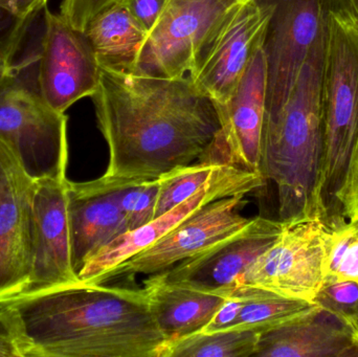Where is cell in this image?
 Segmentation results:
<instances>
[{
  "instance_id": "obj_1",
  "label": "cell",
  "mask_w": 358,
  "mask_h": 357,
  "mask_svg": "<svg viewBox=\"0 0 358 357\" xmlns=\"http://www.w3.org/2000/svg\"><path fill=\"white\" fill-rule=\"evenodd\" d=\"M109 151L104 176L157 180L198 161L220 129L216 104L189 77L99 66L92 94Z\"/></svg>"
},
{
  "instance_id": "obj_2",
  "label": "cell",
  "mask_w": 358,
  "mask_h": 357,
  "mask_svg": "<svg viewBox=\"0 0 358 357\" xmlns=\"http://www.w3.org/2000/svg\"><path fill=\"white\" fill-rule=\"evenodd\" d=\"M4 303L23 357H159L166 342L143 289L80 282Z\"/></svg>"
},
{
  "instance_id": "obj_3",
  "label": "cell",
  "mask_w": 358,
  "mask_h": 357,
  "mask_svg": "<svg viewBox=\"0 0 358 357\" xmlns=\"http://www.w3.org/2000/svg\"><path fill=\"white\" fill-rule=\"evenodd\" d=\"M325 31L311 50L283 106L265 115L263 124L259 173L264 182L275 184L279 220L285 224L324 220L319 180L324 155Z\"/></svg>"
},
{
  "instance_id": "obj_4",
  "label": "cell",
  "mask_w": 358,
  "mask_h": 357,
  "mask_svg": "<svg viewBox=\"0 0 358 357\" xmlns=\"http://www.w3.org/2000/svg\"><path fill=\"white\" fill-rule=\"evenodd\" d=\"M322 96L319 198L327 219L358 138V16L352 0H327Z\"/></svg>"
},
{
  "instance_id": "obj_5",
  "label": "cell",
  "mask_w": 358,
  "mask_h": 357,
  "mask_svg": "<svg viewBox=\"0 0 358 357\" xmlns=\"http://www.w3.org/2000/svg\"><path fill=\"white\" fill-rule=\"evenodd\" d=\"M31 65H16L0 88V143L31 182L66 176L67 115L41 98Z\"/></svg>"
},
{
  "instance_id": "obj_6",
  "label": "cell",
  "mask_w": 358,
  "mask_h": 357,
  "mask_svg": "<svg viewBox=\"0 0 358 357\" xmlns=\"http://www.w3.org/2000/svg\"><path fill=\"white\" fill-rule=\"evenodd\" d=\"M271 16V6L264 0H238L215 23L187 75L215 104H225L231 98L264 43Z\"/></svg>"
},
{
  "instance_id": "obj_7",
  "label": "cell",
  "mask_w": 358,
  "mask_h": 357,
  "mask_svg": "<svg viewBox=\"0 0 358 357\" xmlns=\"http://www.w3.org/2000/svg\"><path fill=\"white\" fill-rule=\"evenodd\" d=\"M328 224L322 218L285 224L277 240L243 272L236 285L315 303L325 283Z\"/></svg>"
},
{
  "instance_id": "obj_8",
  "label": "cell",
  "mask_w": 358,
  "mask_h": 357,
  "mask_svg": "<svg viewBox=\"0 0 358 357\" xmlns=\"http://www.w3.org/2000/svg\"><path fill=\"white\" fill-rule=\"evenodd\" d=\"M271 16L265 36L266 113L287 100L311 50L326 29L327 0H264Z\"/></svg>"
},
{
  "instance_id": "obj_9",
  "label": "cell",
  "mask_w": 358,
  "mask_h": 357,
  "mask_svg": "<svg viewBox=\"0 0 358 357\" xmlns=\"http://www.w3.org/2000/svg\"><path fill=\"white\" fill-rule=\"evenodd\" d=\"M43 13L36 84L46 104L65 113L81 99L92 98L98 87L99 63L83 31L46 6Z\"/></svg>"
},
{
  "instance_id": "obj_10",
  "label": "cell",
  "mask_w": 358,
  "mask_h": 357,
  "mask_svg": "<svg viewBox=\"0 0 358 357\" xmlns=\"http://www.w3.org/2000/svg\"><path fill=\"white\" fill-rule=\"evenodd\" d=\"M244 197L245 195H237L208 203L157 242L103 275L94 285L138 275L161 274L195 257L250 222V218L241 215L246 203Z\"/></svg>"
},
{
  "instance_id": "obj_11",
  "label": "cell",
  "mask_w": 358,
  "mask_h": 357,
  "mask_svg": "<svg viewBox=\"0 0 358 357\" xmlns=\"http://www.w3.org/2000/svg\"><path fill=\"white\" fill-rule=\"evenodd\" d=\"M266 94L267 63L262 45L231 98L216 105L221 127L199 161L259 173Z\"/></svg>"
},
{
  "instance_id": "obj_12",
  "label": "cell",
  "mask_w": 358,
  "mask_h": 357,
  "mask_svg": "<svg viewBox=\"0 0 358 357\" xmlns=\"http://www.w3.org/2000/svg\"><path fill=\"white\" fill-rule=\"evenodd\" d=\"M264 184L259 173L222 166L210 182L187 201L149 224L128 231L103 247L84 264L78 274V279L84 284H96L103 275L157 242L185 218L208 203L217 199L246 195L262 188Z\"/></svg>"
},
{
  "instance_id": "obj_13",
  "label": "cell",
  "mask_w": 358,
  "mask_h": 357,
  "mask_svg": "<svg viewBox=\"0 0 358 357\" xmlns=\"http://www.w3.org/2000/svg\"><path fill=\"white\" fill-rule=\"evenodd\" d=\"M284 226L285 222L280 220L250 218L231 236L153 276L168 284L227 296L243 272L277 240Z\"/></svg>"
},
{
  "instance_id": "obj_14",
  "label": "cell",
  "mask_w": 358,
  "mask_h": 357,
  "mask_svg": "<svg viewBox=\"0 0 358 357\" xmlns=\"http://www.w3.org/2000/svg\"><path fill=\"white\" fill-rule=\"evenodd\" d=\"M67 180L66 176H63L33 184V262L29 286L22 295L80 283L71 260Z\"/></svg>"
},
{
  "instance_id": "obj_15",
  "label": "cell",
  "mask_w": 358,
  "mask_h": 357,
  "mask_svg": "<svg viewBox=\"0 0 358 357\" xmlns=\"http://www.w3.org/2000/svg\"><path fill=\"white\" fill-rule=\"evenodd\" d=\"M224 8L215 0H170L149 33L136 71L155 77H187Z\"/></svg>"
},
{
  "instance_id": "obj_16",
  "label": "cell",
  "mask_w": 358,
  "mask_h": 357,
  "mask_svg": "<svg viewBox=\"0 0 358 357\" xmlns=\"http://www.w3.org/2000/svg\"><path fill=\"white\" fill-rule=\"evenodd\" d=\"M1 146L3 187L0 195V303L22 295L33 262V184L8 149Z\"/></svg>"
},
{
  "instance_id": "obj_17",
  "label": "cell",
  "mask_w": 358,
  "mask_h": 357,
  "mask_svg": "<svg viewBox=\"0 0 358 357\" xmlns=\"http://www.w3.org/2000/svg\"><path fill=\"white\" fill-rule=\"evenodd\" d=\"M121 180H67L71 260L76 275L103 247L129 231L119 203ZM80 281V280H79Z\"/></svg>"
},
{
  "instance_id": "obj_18",
  "label": "cell",
  "mask_w": 358,
  "mask_h": 357,
  "mask_svg": "<svg viewBox=\"0 0 358 357\" xmlns=\"http://www.w3.org/2000/svg\"><path fill=\"white\" fill-rule=\"evenodd\" d=\"M254 356H358V331L340 316L319 307L261 331Z\"/></svg>"
},
{
  "instance_id": "obj_19",
  "label": "cell",
  "mask_w": 358,
  "mask_h": 357,
  "mask_svg": "<svg viewBox=\"0 0 358 357\" xmlns=\"http://www.w3.org/2000/svg\"><path fill=\"white\" fill-rule=\"evenodd\" d=\"M151 314L166 341L203 330L227 296L168 284L155 276L144 281Z\"/></svg>"
},
{
  "instance_id": "obj_20",
  "label": "cell",
  "mask_w": 358,
  "mask_h": 357,
  "mask_svg": "<svg viewBox=\"0 0 358 357\" xmlns=\"http://www.w3.org/2000/svg\"><path fill=\"white\" fill-rule=\"evenodd\" d=\"M99 66L136 71L149 33L117 0L96 15L84 29Z\"/></svg>"
},
{
  "instance_id": "obj_21",
  "label": "cell",
  "mask_w": 358,
  "mask_h": 357,
  "mask_svg": "<svg viewBox=\"0 0 358 357\" xmlns=\"http://www.w3.org/2000/svg\"><path fill=\"white\" fill-rule=\"evenodd\" d=\"M227 295L237 296L242 301L241 309L231 330L254 329L261 333L310 314L320 307L317 303L243 285H236Z\"/></svg>"
},
{
  "instance_id": "obj_22",
  "label": "cell",
  "mask_w": 358,
  "mask_h": 357,
  "mask_svg": "<svg viewBox=\"0 0 358 357\" xmlns=\"http://www.w3.org/2000/svg\"><path fill=\"white\" fill-rule=\"evenodd\" d=\"M259 333L254 329L196 333L166 341L159 357L254 356Z\"/></svg>"
},
{
  "instance_id": "obj_23",
  "label": "cell",
  "mask_w": 358,
  "mask_h": 357,
  "mask_svg": "<svg viewBox=\"0 0 358 357\" xmlns=\"http://www.w3.org/2000/svg\"><path fill=\"white\" fill-rule=\"evenodd\" d=\"M327 224L324 262L325 283L340 281L358 283L357 222L336 218Z\"/></svg>"
},
{
  "instance_id": "obj_24",
  "label": "cell",
  "mask_w": 358,
  "mask_h": 357,
  "mask_svg": "<svg viewBox=\"0 0 358 357\" xmlns=\"http://www.w3.org/2000/svg\"><path fill=\"white\" fill-rule=\"evenodd\" d=\"M222 166L206 161H196L194 165L181 166L159 177L155 218L180 205L195 194Z\"/></svg>"
},
{
  "instance_id": "obj_25",
  "label": "cell",
  "mask_w": 358,
  "mask_h": 357,
  "mask_svg": "<svg viewBox=\"0 0 358 357\" xmlns=\"http://www.w3.org/2000/svg\"><path fill=\"white\" fill-rule=\"evenodd\" d=\"M159 188V178L121 180L119 203L129 231L141 228L155 219Z\"/></svg>"
},
{
  "instance_id": "obj_26",
  "label": "cell",
  "mask_w": 358,
  "mask_h": 357,
  "mask_svg": "<svg viewBox=\"0 0 358 357\" xmlns=\"http://www.w3.org/2000/svg\"><path fill=\"white\" fill-rule=\"evenodd\" d=\"M315 303L322 309L340 316L358 330V283L353 281L325 283Z\"/></svg>"
},
{
  "instance_id": "obj_27",
  "label": "cell",
  "mask_w": 358,
  "mask_h": 357,
  "mask_svg": "<svg viewBox=\"0 0 358 357\" xmlns=\"http://www.w3.org/2000/svg\"><path fill=\"white\" fill-rule=\"evenodd\" d=\"M342 218L358 224V138L344 177L336 190L329 220Z\"/></svg>"
},
{
  "instance_id": "obj_28",
  "label": "cell",
  "mask_w": 358,
  "mask_h": 357,
  "mask_svg": "<svg viewBox=\"0 0 358 357\" xmlns=\"http://www.w3.org/2000/svg\"><path fill=\"white\" fill-rule=\"evenodd\" d=\"M115 1L117 0H62L60 15L69 24L84 31L88 22L98 13Z\"/></svg>"
},
{
  "instance_id": "obj_29",
  "label": "cell",
  "mask_w": 358,
  "mask_h": 357,
  "mask_svg": "<svg viewBox=\"0 0 358 357\" xmlns=\"http://www.w3.org/2000/svg\"><path fill=\"white\" fill-rule=\"evenodd\" d=\"M0 357H23L22 342L12 310L0 303Z\"/></svg>"
},
{
  "instance_id": "obj_30",
  "label": "cell",
  "mask_w": 358,
  "mask_h": 357,
  "mask_svg": "<svg viewBox=\"0 0 358 357\" xmlns=\"http://www.w3.org/2000/svg\"><path fill=\"white\" fill-rule=\"evenodd\" d=\"M132 16L148 33L152 31L165 12L170 0H121Z\"/></svg>"
},
{
  "instance_id": "obj_31",
  "label": "cell",
  "mask_w": 358,
  "mask_h": 357,
  "mask_svg": "<svg viewBox=\"0 0 358 357\" xmlns=\"http://www.w3.org/2000/svg\"><path fill=\"white\" fill-rule=\"evenodd\" d=\"M22 36L0 33V88L14 75L16 54L22 42Z\"/></svg>"
},
{
  "instance_id": "obj_32",
  "label": "cell",
  "mask_w": 358,
  "mask_h": 357,
  "mask_svg": "<svg viewBox=\"0 0 358 357\" xmlns=\"http://www.w3.org/2000/svg\"><path fill=\"white\" fill-rule=\"evenodd\" d=\"M16 0H0V31L12 33L22 23V19L15 16Z\"/></svg>"
},
{
  "instance_id": "obj_33",
  "label": "cell",
  "mask_w": 358,
  "mask_h": 357,
  "mask_svg": "<svg viewBox=\"0 0 358 357\" xmlns=\"http://www.w3.org/2000/svg\"><path fill=\"white\" fill-rule=\"evenodd\" d=\"M48 0H16L15 16L22 20L33 19L45 8Z\"/></svg>"
},
{
  "instance_id": "obj_34",
  "label": "cell",
  "mask_w": 358,
  "mask_h": 357,
  "mask_svg": "<svg viewBox=\"0 0 358 357\" xmlns=\"http://www.w3.org/2000/svg\"><path fill=\"white\" fill-rule=\"evenodd\" d=\"M215 1L219 2V3L222 4L223 6H231V3H234V2L238 1V0H215Z\"/></svg>"
}]
</instances>
